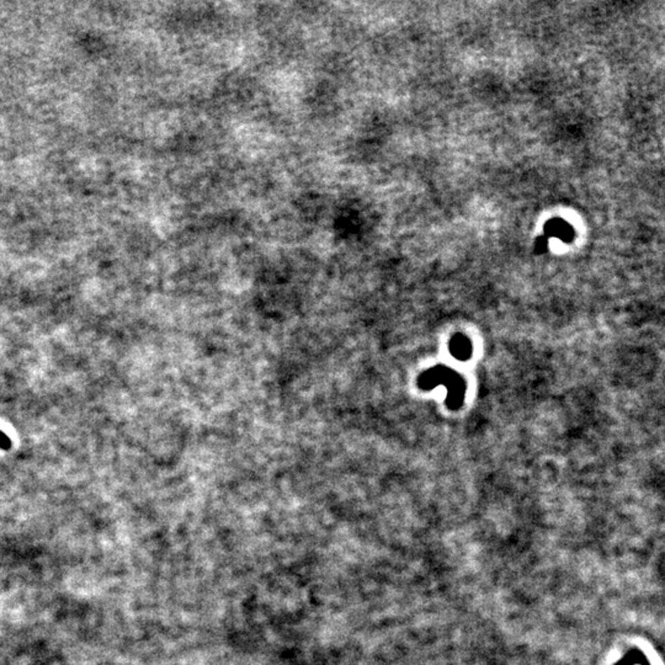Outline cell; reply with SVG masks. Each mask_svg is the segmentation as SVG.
Returning a JSON list of instances; mask_svg holds the SVG:
<instances>
[{
    "instance_id": "6da1fadb",
    "label": "cell",
    "mask_w": 665,
    "mask_h": 665,
    "mask_svg": "<svg viewBox=\"0 0 665 665\" xmlns=\"http://www.w3.org/2000/svg\"><path fill=\"white\" fill-rule=\"evenodd\" d=\"M470 343L467 341V339H465L463 336H457L455 341H452V345H451V350H452V354L456 356V357H460V359H466L470 356Z\"/></svg>"
}]
</instances>
